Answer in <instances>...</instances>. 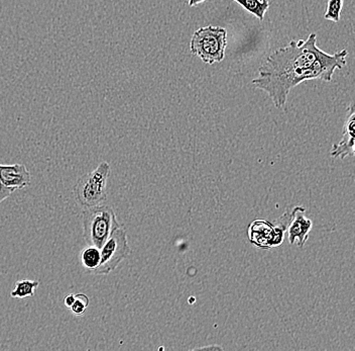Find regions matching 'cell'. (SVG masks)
Returning <instances> with one entry per match:
<instances>
[{
  "instance_id": "cell-2",
  "label": "cell",
  "mask_w": 355,
  "mask_h": 351,
  "mask_svg": "<svg viewBox=\"0 0 355 351\" xmlns=\"http://www.w3.org/2000/svg\"><path fill=\"white\" fill-rule=\"evenodd\" d=\"M317 46L316 34L307 40L291 41L287 47L277 49L270 55L259 69V76L277 75L295 69L308 67L323 54Z\"/></svg>"
},
{
  "instance_id": "cell-5",
  "label": "cell",
  "mask_w": 355,
  "mask_h": 351,
  "mask_svg": "<svg viewBox=\"0 0 355 351\" xmlns=\"http://www.w3.org/2000/svg\"><path fill=\"white\" fill-rule=\"evenodd\" d=\"M227 31L220 26H208L199 28L192 35L190 50L204 63H220L225 58Z\"/></svg>"
},
{
  "instance_id": "cell-11",
  "label": "cell",
  "mask_w": 355,
  "mask_h": 351,
  "mask_svg": "<svg viewBox=\"0 0 355 351\" xmlns=\"http://www.w3.org/2000/svg\"><path fill=\"white\" fill-rule=\"evenodd\" d=\"M80 259H81V264L85 272L92 275L100 264V259H101L100 250L94 246L84 248L80 255Z\"/></svg>"
},
{
  "instance_id": "cell-14",
  "label": "cell",
  "mask_w": 355,
  "mask_h": 351,
  "mask_svg": "<svg viewBox=\"0 0 355 351\" xmlns=\"http://www.w3.org/2000/svg\"><path fill=\"white\" fill-rule=\"evenodd\" d=\"M343 8V0H329L327 10H326L325 15H324V19L334 22V23H338L340 21Z\"/></svg>"
},
{
  "instance_id": "cell-7",
  "label": "cell",
  "mask_w": 355,
  "mask_h": 351,
  "mask_svg": "<svg viewBox=\"0 0 355 351\" xmlns=\"http://www.w3.org/2000/svg\"><path fill=\"white\" fill-rule=\"evenodd\" d=\"M305 213L304 206H297L292 209V218L287 229L288 243L291 245L297 244L300 248L307 243L313 228L312 220L306 217Z\"/></svg>"
},
{
  "instance_id": "cell-16",
  "label": "cell",
  "mask_w": 355,
  "mask_h": 351,
  "mask_svg": "<svg viewBox=\"0 0 355 351\" xmlns=\"http://www.w3.org/2000/svg\"><path fill=\"white\" fill-rule=\"evenodd\" d=\"M13 192H15V190L4 186L3 182L0 181V204H1L2 202L6 201L8 197H10V195H12Z\"/></svg>"
},
{
  "instance_id": "cell-9",
  "label": "cell",
  "mask_w": 355,
  "mask_h": 351,
  "mask_svg": "<svg viewBox=\"0 0 355 351\" xmlns=\"http://www.w3.org/2000/svg\"><path fill=\"white\" fill-rule=\"evenodd\" d=\"M0 181L12 190H22L30 186L32 175L24 164L3 165L0 164Z\"/></svg>"
},
{
  "instance_id": "cell-15",
  "label": "cell",
  "mask_w": 355,
  "mask_h": 351,
  "mask_svg": "<svg viewBox=\"0 0 355 351\" xmlns=\"http://www.w3.org/2000/svg\"><path fill=\"white\" fill-rule=\"evenodd\" d=\"M89 303H90V300H89L87 295L84 294L75 295V302L71 307L70 310L76 316H83L86 310H87Z\"/></svg>"
},
{
  "instance_id": "cell-10",
  "label": "cell",
  "mask_w": 355,
  "mask_h": 351,
  "mask_svg": "<svg viewBox=\"0 0 355 351\" xmlns=\"http://www.w3.org/2000/svg\"><path fill=\"white\" fill-rule=\"evenodd\" d=\"M274 223L266 220H254L248 226V240L259 250H270Z\"/></svg>"
},
{
  "instance_id": "cell-13",
  "label": "cell",
  "mask_w": 355,
  "mask_h": 351,
  "mask_svg": "<svg viewBox=\"0 0 355 351\" xmlns=\"http://www.w3.org/2000/svg\"><path fill=\"white\" fill-rule=\"evenodd\" d=\"M40 286L39 281H30V279H22L17 281L15 290L10 293L11 297L15 299H26L32 297L35 294V290Z\"/></svg>"
},
{
  "instance_id": "cell-12",
  "label": "cell",
  "mask_w": 355,
  "mask_h": 351,
  "mask_svg": "<svg viewBox=\"0 0 355 351\" xmlns=\"http://www.w3.org/2000/svg\"><path fill=\"white\" fill-rule=\"evenodd\" d=\"M239 6H243L246 12L252 13L259 21H263L266 13L270 8L268 0H234Z\"/></svg>"
},
{
  "instance_id": "cell-17",
  "label": "cell",
  "mask_w": 355,
  "mask_h": 351,
  "mask_svg": "<svg viewBox=\"0 0 355 351\" xmlns=\"http://www.w3.org/2000/svg\"><path fill=\"white\" fill-rule=\"evenodd\" d=\"M75 302V295L74 294H70L67 295L65 297V300H64V304H65V306L67 308L70 309L71 307H72L73 304H74Z\"/></svg>"
},
{
  "instance_id": "cell-8",
  "label": "cell",
  "mask_w": 355,
  "mask_h": 351,
  "mask_svg": "<svg viewBox=\"0 0 355 351\" xmlns=\"http://www.w3.org/2000/svg\"><path fill=\"white\" fill-rule=\"evenodd\" d=\"M343 135L338 143L333 144L331 156L333 158L345 159L354 156L355 152V108L352 104L347 110V117L343 126Z\"/></svg>"
},
{
  "instance_id": "cell-6",
  "label": "cell",
  "mask_w": 355,
  "mask_h": 351,
  "mask_svg": "<svg viewBox=\"0 0 355 351\" xmlns=\"http://www.w3.org/2000/svg\"><path fill=\"white\" fill-rule=\"evenodd\" d=\"M132 252L128 241V233L123 228L119 227L113 231L110 238L100 248V264L92 275H110L122 261L126 259Z\"/></svg>"
},
{
  "instance_id": "cell-3",
  "label": "cell",
  "mask_w": 355,
  "mask_h": 351,
  "mask_svg": "<svg viewBox=\"0 0 355 351\" xmlns=\"http://www.w3.org/2000/svg\"><path fill=\"white\" fill-rule=\"evenodd\" d=\"M83 238L89 246L101 248L115 229L121 227L110 206H91L82 213Z\"/></svg>"
},
{
  "instance_id": "cell-18",
  "label": "cell",
  "mask_w": 355,
  "mask_h": 351,
  "mask_svg": "<svg viewBox=\"0 0 355 351\" xmlns=\"http://www.w3.org/2000/svg\"><path fill=\"white\" fill-rule=\"evenodd\" d=\"M207 1V0H189V6L190 8H193V6H198L200 3H203V2Z\"/></svg>"
},
{
  "instance_id": "cell-4",
  "label": "cell",
  "mask_w": 355,
  "mask_h": 351,
  "mask_svg": "<svg viewBox=\"0 0 355 351\" xmlns=\"http://www.w3.org/2000/svg\"><path fill=\"white\" fill-rule=\"evenodd\" d=\"M110 172V164L102 161L94 170L80 177L73 188L78 204L84 208H91L104 203L107 199V181Z\"/></svg>"
},
{
  "instance_id": "cell-1",
  "label": "cell",
  "mask_w": 355,
  "mask_h": 351,
  "mask_svg": "<svg viewBox=\"0 0 355 351\" xmlns=\"http://www.w3.org/2000/svg\"><path fill=\"white\" fill-rule=\"evenodd\" d=\"M347 56L348 51L346 49L334 54L324 52L308 67L295 69L281 74L259 76L252 80V84L259 90L266 91L277 108H283L287 104L288 93L293 88L307 80L331 81L335 71L346 65Z\"/></svg>"
}]
</instances>
